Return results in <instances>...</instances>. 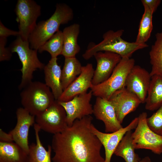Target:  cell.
Listing matches in <instances>:
<instances>
[{"mask_svg":"<svg viewBox=\"0 0 162 162\" xmlns=\"http://www.w3.org/2000/svg\"><path fill=\"white\" fill-rule=\"evenodd\" d=\"M91 116L76 120L61 132L53 134L52 162H104L102 145L90 128Z\"/></svg>","mask_w":162,"mask_h":162,"instance_id":"cell-1","label":"cell"},{"mask_svg":"<svg viewBox=\"0 0 162 162\" xmlns=\"http://www.w3.org/2000/svg\"><path fill=\"white\" fill-rule=\"evenodd\" d=\"M72 9L64 3H57L55 12L46 20L38 22L30 35L28 41L30 48L38 50L58 31L61 25L66 24L73 19Z\"/></svg>","mask_w":162,"mask_h":162,"instance_id":"cell-2","label":"cell"},{"mask_svg":"<svg viewBox=\"0 0 162 162\" xmlns=\"http://www.w3.org/2000/svg\"><path fill=\"white\" fill-rule=\"evenodd\" d=\"M122 29L116 31L109 30L103 35V40L99 43L89 47L82 54L83 58L88 60L94 54L100 51H108L116 53L122 58H130L136 51L147 47L146 44L126 41L122 38L124 32Z\"/></svg>","mask_w":162,"mask_h":162,"instance_id":"cell-3","label":"cell"},{"mask_svg":"<svg viewBox=\"0 0 162 162\" xmlns=\"http://www.w3.org/2000/svg\"><path fill=\"white\" fill-rule=\"evenodd\" d=\"M20 96L23 107L35 116L56 100L50 88L39 81L30 83L22 89Z\"/></svg>","mask_w":162,"mask_h":162,"instance_id":"cell-4","label":"cell"},{"mask_svg":"<svg viewBox=\"0 0 162 162\" xmlns=\"http://www.w3.org/2000/svg\"><path fill=\"white\" fill-rule=\"evenodd\" d=\"M9 48L11 52L17 53L22 64L20 70L22 80L19 86L22 89L32 81L34 71L38 69H43L45 65L39 60L38 50L30 48L28 41L23 40L20 36L17 37Z\"/></svg>","mask_w":162,"mask_h":162,"instance_id":"cell-5","label":"cell"},{"mask_svg":"<svg viewBox=\"0 0 162 162\" xmlns=\"http://www.w3.org/2000/svg\"><path fill=\"white\" fill-rule=\"evenodd\" d=\"M135 63L133 58H122L108 79L92 86L90 89L93 95L108 100L114 92L125 87L127 76Z\"/></svg>","mask_w":162,"mask_h":162,"instance_id":"cell-6","label":"cell"},{"mask_svg":"<svg viewBox=\"0 0 162 162\" xmlns=\"http://www.w3.org/2000/svg\"><path fill=\"white\" fill-rule=\"evenodd\" d=\"M147 114L143 112L138 117L137 125L132 133L133 144L135 149L151 150L158 154H162V136L153 132L148 126Z\"/></svg>","mask_w":162,"mask_h":162,"instance_id":"cell-7","label":"cell"},{"mask_svg":"<svg viewBox=\"0 0 162 162\" xmlns=\"http://www.w3.org/2000/svg\"><path fill=\"white\" fill-rule=\"evenodd\" d=\"M15 11L19 36L23 40L28 41L30 35L37 25V19L40 15V6L32 0H18Z\"/></svg>","mask_w":162,"mask_h":162,"instance_id":"cell-8","label":"cell"},{"mask_svg":"<svg viewBox=\"0 0 162 162\" xmlns=\"http://www.w3.org/2000/svg\"><path fill=\"white\" fill-rule=\"evenodd\" d=\"M35 117V123L41 130L53 134L68 126L66 111L57 100Z\"/></svg>","mask_w":162,"mask_h":162,"instance_id":"cell-9","label":"cell"},{"mask_svg":"<svg viewBox=\"0 0 162 162\" xmlns=\"http://www.w3.org/2000/svg\"><path fill=\"white\" fill-rule=\"evenodd\" d=\"M92 95L90 90L77 95L67 102L58 101L66 111L68 126H71L76 119H81L93 114V107L90 103Z\"/></svg>","mask_w":162,"mask_h":162,"instance_id":"cell-10","label":"cell"},{"mask_svg":"<svg viewBox=\"0 0 162 162\" xmlns=\"http://www.w3.org/2000/svg\"><path fill=\"white\" fill-rule=\"evenodd\" d=\"M138 120V117H136L127 126L110 133L102 132L97 129L92 123L91 124L90 128L92 132L104 147L105 158L104 162H111L112 156L122 138L128 131L135 129Z\"/></svg>","mask_w":162,"mask_h":162,"instance_id":"cell-11","label":"cell"},{"mask_svg":"<svg viewBox=\"0 0 162 162\" xmlns=\"http://www.w3.org/2000/svg\"><path fill=\"white\" fill-rule=\"evenodd\" d=\"M150 73L139 65H135L128 74L125 88L145 103L150 85Z\"/></svg>","mask_w":162,"mask_h":162,"instance_id":"cell-12","label":"cell"},{"mask_svg":"<svg viewBox=\"0 0 162 162\" xmlns=\"http://www.w3.org/2000/svg\"><path fill=\"white\" fill-rule=\"evenodd\" d=\"M16 115V125L8 133L13 141L28 154L29 145L28 140L29 131L31 126L35 124V117L31 115L23 107H19L17 109Z\"/></svg>","mask_w":162,"mask_h":162,"instance_id":"cell-13","label":"cell"},{"mask_svg":"<svg viewBox=\"0 0 162 162\" xmlns=\"http://www.w3.org/2000/svg\"><path fill=\"white\" fill-rule=\"evenodd\" d=\"M93 56L96 61L97 66L92 83V86H96L108 79L122 58L118 54L108 51L97 52Z\"/></svg>","mask_w":162,"mask_h":162,"instance_id":"cell-14","label":"cell"},{"mask_svg":"<svg viewBox=\"0 0 162 162\" xmlns=\"http://www.w3.org/2000/svg\"><path fill=\"white\" fill-rule=\"evenodd\" d=\"M113 106L118 120L122 124L125 116L135 111L141 102L125 87L114 92L108 100Z\"/></svg>","mask_w":162,"mask_h":162,"instance_id":"cell-15","label":"cell"},{"mask_svg":"<svg viewBox=\"0 0 162 162\" xmlns=\"http://www.w3.org/2000/svg\"><path fill=\"white\" fill-rule=\"evenodd\" d=\"M94 70L91 63L82 66L80 74L64 90L57 100L65 102L69 101L75 96L87 92L92 86V81Z\"/></svg>","mask_w":162,"mask_h":162,"instance_id":"cell-16","label":"cell"},{"mask_svg":"<svg viewBox=\"0 0 162 162\" xmlns=\"http://www.w3.org/2000/svg\"><path fill=\"white\" fill-rule=\"evenodd\" d=\"M93 114L97 119L104 122L106 133L114 132L123 127L109 100L97 97L93 107Z\"/></svg>","mask_w":162,"mask_h":162,"instance_id":"cell-17","label":"cell"},{"mask_svg":"<svg viewBox=\"0 0 162 162\" xmlns=\"http://www.w3.org/2000/svg\"><path fill=\"white\" fill-rule=\"evenodd\" d=\"M58 58H51L43 69L46 84L50 88L55 99L58 100L62 94L61 82L62 69L57 63Z\"/></svg>","mask_w":162,"mask_h":162,"instance_id":"cell-18","label":"cell"},{"mask_svg":"<svg viewBox=\"0 0 162 162\" xmlns=\"http://www.w3.org/2000/svg\"><path fill=\"white\" fill-rule=\"evenodd\" d=\"M64 44L62 55L65 58L76 57L80 48L77 43L80 26L74 23L65 28L63 31Z\"/></svg>","mask_w":162,"mask_h":162,"instance_id":"cell-19","label":"cell"},{"mask_svg":"<svg viewBox=\"0 0 162 162\" xmlns=\"http://www.w3.org/2000/svg\"><path fill=\"white\" fill-rule=\"evenodd\" d=\"M34 126L36 143H33L29 145L28 162H52L51 146L48 145L47 150L46 149L40 138L39 133L41 130L40 128L36 123Z\"/></svg>","mask_w":162,"mask_h":162,"instance_id":"cell-20","label":"cell"},{"mask_svg":"<svg viewBox=\"0 0 162 162\" xmlns=\"http://www.w3.org/2000/svg\"><path fill=\"white\" fill-rule=\"evenodd\" d=\"M28 154L14 142H0V162H28Z\"/></svg>","mask_w":162,"mask_h":162,"instance_id":"cell-21","label":"cell"},{"mask_svg":"<svg viewBox=\"0 0 162 162\" xmlns=\"http://www.w3.org/2000/svg\"><path fill=\"white\" fill-rule=\"evenodd\" d=\"M145 109L153 111L162 105V77L155 75L151 76V81L145 102Z\"/></svg>","mask_w":162,"mask_h":162,"instance_id":"cell-22","label":"cell"},{"mask_svg":"<svg viewBox=\"0 0 162 162\" xmlns=\"http://www.w3.org/2000/svg\"><path fill=\"white\" fill-rule=\"evenodd\" d=\"M82 67L81 63L76 57L65 58L61 78L63 91L80 74Z\"/></svg>","mask_w":162,"mask_h":162,"instance_id":"cell-23","label":"cell"},{"mask_svg":"<svg viewBox=\"0 0 162 162\" xmlns=\"http://www.w3.org/2000/svg\"><path fill=\"white\" fill-rule=\"evenodd\" d=\"M132 131H128L125 134L117 147L114 154L122 158L125 162H138L141 159L135 152L132 142Z\"/></svg>","mask_w":162,"mask_h":162,"instance_id":"cell-24","label":"cell"},{"mask_svg":"<svg viewBox=\"0 0 162 162\" xmlns=\"http://www.w3.org/2000/svg\"><path fill=\"white\" fill-rule=\"evenodd\" d=\"M156 40L149 52L152 69L151 76L155 75L162 77V32L155 34Z\"/></svg>","mask_w":162,"mask_h":162,"instance_id":"cell-25","label":"cell"},{"mask_svg":"<svg viewBox=\"0 0 162 162\" xmlns=\"http://www.w3.org/2000/svg\"><path fill=\"white\" fill-rule=\"evenodd\" d=\"M144 7V11L140 22L135 41L141 44H146L150 36L153 29L152 19L154 13L146 7Z\"/></svg>","mask_w":162,"mask_h":162,"instance_id":"cell-26","label":"cell"},{"mask_svg":"<svg viewBox=\"0 0 162 162\" xmlns=\"http://www.w3.org/2000/svg\"><path fill=\"white\" fill-rule=\"evenodd\" d=\"M63 44V32L59 30L41 46L38 50L40 53L46 51L50 53L51 58H57L58 55L62 54Z\"/></svg>","mask_w":162,"mask_h":162,"instance_id":"cell-27","label":"cell"},{"mask_svg":"<svg viewBox=\"0 0 162 162\" xmlns=\"http://www.w3.org/2000/svg\"><path fill=\"white\" fill-rule=\"evenodd\" d=\"M147 122L151 130L162 136V105L151 116L147 118Z\"/></svg>","mask_w":162,"mask_h":162,"instance_id":"cell-28","label":"cell"},{"mask_svg":"<svg viewBox=\"0 0 162 162\" xmlns=\"http://www.w3.org/2000/svg\"><path fill=\"white\" fill-rule=\"evenodd\" d=\"M7 42L6 38H0V61H8L12 56L9 48L5 47Z\"/></svg>","mask_w":162,"mask_h":162,"instance_id":"cell-29","label":"cell"},{"mask_svg":"<svg viewBox=\"0 0 162 162\" xmlns=\"http://www.w3.org/2000/svg\"><path fill=\"white\" fill-rule=\"evenodd\" d=\"M20 35L19 31L10 30L5 27L0 21V38H6L10 36H18Z\"/></svg>","mask_w":162,"mask_h":162,"instance_id":"cell-30","label":"cell"},{"mask_svg":"<svg viewBox=\"0 0 162 162\" xmlns=\"http://www.w3.org/2000/svg\"><path fill=\"white\" fill-rule=\"evenodd\" d=\"M143 6H146L154 13L160 4V0H142Z\"/></svg>","mask_w":162,"mask_h":162,"instance_id":"cell-31","label":"cell"},{"mask_svg":"<svg viewBox=\"0 0 162 162\" xmlns=\"http://www.w3.org/2000/svg\"><path fill=\"white\" fill-rule=\"evenodd\" d=\"M0 142H13L10 135L0 130Z\"/></svg>","mask_w":162,"mask_h":162,"instance_id":"cell-32","label":"cell"},{"mask_svg":"<svg viewBox=\"0 0 162 162\" xmlns=\"http://www.w3.org/2000/svg\"><path fill=\"white\" fill-rule=\"evenodd\" d=\"M138 162H152V161L148 156H146L141 159Z\"/></svg>","mask_w":162,"mask_h":162,"instance_id":"cell-33","label":"cell"},{"mask_svg":"<svg viewBox=\"0 0 162 162\" xmlns=\"http://www.w3.org/2000/svg\"></svg>","mask_w":162,"mask_h":162,"instance_id":"cell-34","label":"cell"}]
</instances>
